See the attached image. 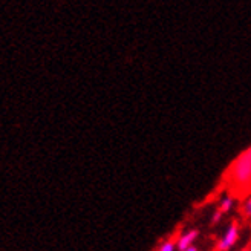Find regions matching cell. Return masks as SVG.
<instances>
[{"mask_svg": "<svg viewBox=\"0 0 251 251\" xmlns=\"http://www.w3.org/2000/svg\"><path fill=\"white\" fill-rule=\"evenodd\" d=\"M230 176L239 185H245L251 181V147L234 159L230 167Z\"/></svg>", "mask_w": 251, "mask_h": 251, "instance_id": "cell-1", "label": "cell"}, {"mask_svg": "<svg viewBox=\"0 0 251 251\" xmlns=\"http://www.w3.org/2000/svg\"><path fill=\"white\" fill-rule=\"evenodd\" d=\"M176 244H178V241L175 239V236H172L170 239L164 241L159 245L158 251H175V250H176Z\"/></svg>", "mask_w": 251, "mask_h": 251, "instance_id": "cell-4", "label": "cell"}, {"mask_svg": "<svg viewBox=\"0 0 251 251\" xmlns=\"http://www.w3.org/2000/svg\"><path fill=\"white\" fill-rule=\"evenodd\" d=\"M233 202H234V199H233L231 196H225V198L222 199V202H221V207H219V210H221L222 213H227V211H230V210H231V207H233Z\"/></svg>", "mask_w": 251, "mask_h": 251, "instance_id": "cell-5", "label": "cell"}, {"mask_svg": "<svg viewBox=\"0 0 251 251\" xmlns=\"http://www.w3.org/2000/svg\"><path fill=\"white\" fill-rule=\"evenodd\" d=\"M185 251H198V248H196V247H190V248L185 250Z\"/></svg>", "mask_w": 251, "mask_h": 251, "instance_id": "cell-9", "label": "cell"}, {"mask_svg": "<svg viewBox=\"0 0 251 251\" xmlns=\"http://www.w3.org/2000/svg\"><path fill=\"white\" fill-rule=\"evenodd\" d=\"M198 234H199V231L196 228L188 230L187 233L181 234L179 239H178V244H176V248L179 251H185V250H188L190 247H193V242H195V239L198 237Z\"/></svg>", "mask_w": 251, "mask_h": 251, "instance_id": "cell-3", "label": "cell"}, {"mask_svg": "<svg viewBox=\"0 0 251 251\" xmlns=\"http://www.w3.org/2000/svg\"><path fill=\"white\" fill-rule=\"evenodd\" d=\"M241 251H251V245H247L245 248H242Z\"/></svg>", "mask_w": 251, "mask_h": 251, "instance_id": "cell-8", "label": "cell"}, {"mask_svg": "<svg viewBox=\"0 0 251 251\" xmlns=\"http://www.w3.org/2000/svg\"><path fill=\"white\" fill-rule=\"evenodd\" d=\"M239 239V224L233 221L230 224V227L222 236V239L216 244V251H228L234 247V244Z\"/></svg>", "mask_w": 251, "mask_h": 251, "instance_id": "cell-2", "label": "cell"}, {"mask_svg": "<svg viewBox=\"0 0 251 251\" xmlns=\"http://www.w3.org/2000/svg\"><path fill=\"white\" fill-rule=\"evenodd\" d=\"M222 216H224V213H222V211H221V210L218 208V210H216L215 213H213V218H211V222H213V224H218V222H219V221L222 219Z\"/></svg>", "mask_w": 251, "mask_h": 251, "instance_id": "cell-7", "label": "cell"}, {"mask_svg": "<svg viewBox=\"0 0 251 251\" xmlns=\"http://www.w3.org/2000/svg\"><path fill=\"white\" fill-rule=\"evenodd\" d=\"M242 213H244V216H245V218L251 219V198L245 202V205H244V208H242Z\"/></svg>", "mask_w": 251, "mask_h": 251, "instance_id": "cell-6", "label": "cell"}]
</instances>
